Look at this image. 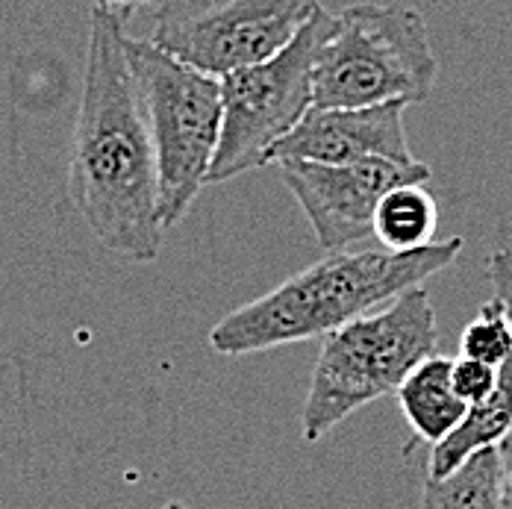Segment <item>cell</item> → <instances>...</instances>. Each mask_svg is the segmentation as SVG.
Instances as JSON below:
<instances>
[{
    "label": "cell",
    "instance_id": "8fae6325",
    "mask_svg": "<svg viewBox=\"0 0 512 509\" xmlns=\"http://www.w3.org/2000/svg\"><path fill=\"white\" fill-rule=\"evenodd\" d=\"M512 433V357L498 368V386L495 392L480 401L468 404L462 421L430 451L427 477L439 480L451 474L457 465L468 457H474L483 448L501 445Z\"/></svg>",
    "mask_w": 512,
    "mask_h": 509
},
{
    "label": "cell",
    "instance_id": "8992f818",
    "mask_svg": "<svg viewBox=\"0 0 512 509\" xmlns=\"http://www.w3.org/2000/svg\"><path fill=\"white\" fill-rule=\"evenodd\" d=\"M333 12L318 6L304 30L274 56L230 71L221 80V136L209 165V183H227L268 165L271 148L312 106V68Z\"/></svg>",
    "mask_w": 512,
    "mask_h": 509
},
{
    "label": "cell",
    "instance_id": "3957f363",
    "mask_svg": "<svg viewBox=\"0 0 512 509\" xmlns=\"http://www.w3.org/2000/svg\"><path fill=\"white\" fill-rule=\"evenodd\" d=\"M436 348V309L424 286H412L383 309L327 333L301 415L304 442H321L357 409L395 395L412 368L433 357Z\"/></svg>",
    "mask_w": 512,
    "mask_h": 509
},
{
    "label": "cell",
    "instance_id": "d6986e66",
    "mask_svg": "<svg viewBox=\"0 0 512 509\" xmlns=\"http://www.w3.org/2000/svg\"><path fill=\"white\" fill-rule=\"evenodd\" d=\"M159 509H192V507H186V504H180V501H168L165 507H159Z\"/></svg>",
    "mask_w": 512,
    "mask_h": 509
},
{
    "label": "cell",
    "instance_id": "2e32d148",
    "mask_svg": "<svg viewBox=\"0 0 512 509\" xmlns=\"http://www.w3.org/2000/svg\"><path fill=\"white\" fill-rule=\"evenodd\" d=\"M486 274H489V283L495 289V298L504 304L512 324V248H498L489 256Z\"/></svg>",
    "mask_w": 512,
    "mask_h": 509
},
{
    "label": "cell",
    "instance_id": "30bf717a",
    "mask_svg": "<svg viewBox=\"0 0 512 509\" xmlns=\"http://www.w3.org/2000/svg\"><path fill=\"white\" fill-rule=\"evenodd\" d=\"M451 365L454 359L439 354L421 359L395 392L415 442H427V445L442 442L460 424L468 409V404L454 392Z\"/></svg>",
    "mask_w": 512,
    "mask_h": 509
},
{
    "label": "cell",
    "instance_id": "e0dca14e",
    "mask_svg": "<svg viewBox=\"0 0 512 509\" xmlns=\"http://www.w3.org/2000/svg\"><path fill=\"white\" fill-rule=\"evenodd\" d=\"M142 3H154V0H92V6H112V9H133V6H142Z\"/></svg>",
    "mask_w": 512,
    "mask_h": 509
},
{
    "label": "cell",
    "instance_id": "6da1fadb",
    "mask_svg": "<svg viewBox=\"0 0 512 509\" xmlns=\"http://www.w3.org/2000/svg\"><path fill=\"white\" fill-rule=\"evenodd\" d=\"M127 18L130 9L92 6L68 195L109 254L154 262L165 227L154 145L124 53Z\"/></svg>",
    "mask_w": 512,
    "mask_h": 509
},
{
    "label": "cell",
    "instance_id": "52a82bcc",
    "mask_svg": "<svg viewBox=\"0 0 512 509\" xmlns=\"http://www.w3.org/2000/svg\"><path fill=\"white\" fill-rule=\"evenodd\" d=\"M318 6L321 0H162L151 42L224 77L283 51Z\"/></svg>",
    "mask_w": 512,
    "mask_h": 509
},
{
    "label": "cell",
    "instance_id": "7a4b0ae2",
    "mask_svg": "<svg viewBox=\"0 0 512 509\" xmlns=\"http://www.w3.org/2000/svg\"><path fill=\"white\" fill-rule=\"evenodd\" d=\"M462 248L465 239L451 236L410 254L333 251L268 295L227 312L209 330V345L221 357H245L327 336L445 271Z\"/></svg>",
    "mask_w": 512,
    "mask_h": 509
},
{
    "label": "cell",
    "instance_id": "5b68a950",
    "mask_svg": "<svg viewBox=\"0 0 512 509\" xmlns=\"http://www.w3.org/2000/svg\"><path fill=\"white\" fill-rule=\"evenodd\" d=\"M127 65L154 145L162 227L183 221L201 195L221 136V80L156 48L124 39Z\"/></svg>",
    "mask_w": 512,
    "mask_h": 509
},
{
    "label": "cell",
    "instance_id": "4fadbf2b",
    "mask_svg": "<svg viewBox=\"0 0 512 509\" xmlns=\"http://www.w3.org/2000/svg\"><path fill=\"white\" fill-rule=\"evenodd\" d=\"M439 227V204L427 183H404L386 192L374 212L371 236L392 254H410L433 245Z\"/></svg>",
    "mask_w": 512,
    "mask_h": 509
},
{
    "label": "cell",
    "instance_id": "5bb4252c",
    "mask_svg": "<svg viewBox=\"0 0 512 509\" xmlns=\"http://www.w3.org/2000/svg\"><path fill=\"white\" fill-rule=\"evenodd\" d=\"M460 354L468 359H480L495 368H501L512 357L510 315L498 298L486 301L477 309V315L462 327Z\"/></svg>",
    "mask_w": 512,
    "mask_h": 509
},
{
    "label": "cell",
    "instance_id": "ac0fdd59",
    "mask_svg": "<svg viewBox=\"0 0 512 509\" xmlns=\"http://www.w3.org/2000/svg\"><path fill=\"white\" fill-rule=\"evenodd\" d=\"M504 454H507V492L512 501V433L504 439Z\"/></svg>",
    "mask_w": 512,
    "mask_h": 509
},
{
    "label": "cell",
    "instance_id": "7c38bea8",
    "mask_svg": "<svg viewBox=\"0 0 512 509\" xmlns=\"http://www.w3.org/2000/svg\"><path fill=\"white\" fill-rule=\"evenodd\" d=\"M421 509H512L504 442L477 451L439 480L427 477Z\"/></svg>",
    "mask_w": 512,
    "mask_h": 509
},
{
    "label": "cell",
    "instance_id": "ba28073f",
    "mask_svg": "<svg viewBox=\"0 0 512 509\" xmlns=\"http://www.w3.org/2000/svg\"><path fill=\"white\" fill-rule=\"evenodd\" d=\"M280 177L301 204L318 245L333 254L371 236L374 212L386 192L404 183H427L430 168L418 159H359L345 165L277 162Z\"/></svg>",
    "mask_w": 512,
    "mask_h": 509
},
{
    "label": "cell",
    "instance_id": "9c48e42d",
    "mask_svg": "<svg viewBox=\"0 0 512 509\" xmlns=\"http://www.w3.org/2000/svg\"><path fill=\"white\" fill-rule=\"evenodd\" d=\"M407 103L377 106H309L307 115L271 148L274 162H321L345 165L359 159H398L412 162L404 127Z\"/></svg>",
    "mask_w": 512,
    "mask_h": 509
},
{
    "label": "cell",
    "instance_id": "277c9868",
    "mask_svg": "<svg viewBox=\"0 0 512 509\" xmlns=\"http://www.w3.org/2000/svg\"><path fill=\"white\" fill-rule=\"evenodd\" d=\"M439 62L424 15L407 3H354L333 15L315 56L312 106L421 103Z\"/></svg>",
    "mask_w": 512,
    "mask_h": 509
},
{
    "label": "cell",
    "instance_id": "9a60e30c",
    "mask_svg": "<svg viewBox=\"0 0 512 509\" xmlns=\"http://www.w3.org/2000/svg\"><path fill=\"white\" fill-rule=\"evenodd\" d=\"M451 383H454V392L460 395L465 404H480L495 392L498 368L486 365L480 359L460 357L451 365Z\"/></svg>",
    "mask_w": 512,
    "mask_h": 509
}]
</instances>
